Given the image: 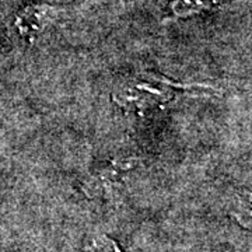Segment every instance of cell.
<instances>
[{
    "mask_svg": "<svg viewBox=\"0 0 252 252\" xmlns=\"http://www.w3.org/2000/svg\"><path fill=\"white\" fill-rule=\"evenodd\" d=\"M175 83L156 76H140L127 80L115 93V101L132 111H149L168 104L175 97Z\"/></svg>",
    "mask_w": 252,
    "mask_h": 252,
    "instance_id": "6da1fadb",
    "label": "cell"
},
{
    "mask_svg": "<svg viewBox=\"0 0 252 252\" xmlns=\"http://www.w3.org/2000/svg\"><path fill=\"white\" fill-rule=\"evenodd\" d=\"M54 10L48 6H30L18 14L16 20L20 35L28 41H32L38 34H41L52 18Z\"/></svg>",
    "mask_w": 252,
    "mask_h": 252,
    "instance_id": "7a4b0ae2",
    "label": "cell"
},
{
    "mask_svg": "<svg viewBox=\"0 0 252 252\" xmlns=\"http://www.w3.org/2000/svg\"><path fill=\"white\" fill-rule=\"evenodd\" d=\"M212 3H215V0H174L172 10L177 16H185L207 9L212 6Z\"/></svg>",
    "mask_w": 252,
    "mask_h": 252,
    "instance_id": "3957f363",
    "label": "cell"
},
{
    "mask_svg": "<svg viewBox=\"0 0 252 252\" xmlns=\"http://www.w3.org/2000/svg\"><path fill=\"white\" fill-rule=\"evenodd\" d=\"M89 252H119L118 248L115 247V244L111 243L109 240H99L97 243H94V245L91 247V250H89Z\"/></svg>",
    "mask_w": 252,
    "mask_h": 252,
    "instance_id": "277c9868",
    "label": "cell"
}]
</instances>
